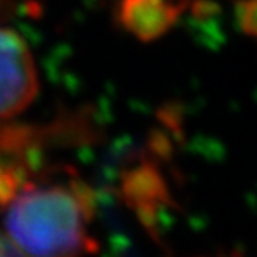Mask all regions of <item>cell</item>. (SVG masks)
I'll return each instance as SVG.
<instances>
[{"label": "cell", "instance_id": "6da1fadb", "mask_svg": "<svg viewBox=\"0 0 257 257\" xmlns=\"http://www.w3.org/2000/svg\"><path fill=\"white\" fill-rule=\"evenodd\" d=\"M95 213L91 188L72 181L70 188H38L25 184L6 214V232L20 253L75 255L96 252L98 245L86 232Z\"/></svg>", "mask_w": 257, "mask_h": 257}, {"label": "cell", "instance_id": "7a4b0ae2", "mask_svg": "<svg viewBox=\"0 0 257 257\" xmlns=\"http://www.w3.org/2000/svg\"><path fill=\"white\" fill-rule=\"evenodd\" d=\"M38 88L36 64L27 43L15 31L0 27V120L29 107Z\"/></svg>", "mask_w": 257, "mask_h": 257}, {"label": "cell", "instance_id": "3957f363", "mask_svg": "<svg viewBox=\"0 0 257 257\" xmlns=\"http://www.w3.org/2000/svg\"><path fill=\"white\" fill-rule=\"evenodd\" d=\"M181 15V8L172 0H121L118 6V22L140 41L161 38Z\"/></svg>", "mask_w": 257, "mask_h": 257}, {"label": "cell", "instance_id": "277c9868", "mask_svg": "<svg viewBox=\"0 0 257 257\" xmlns=\"http://www.w3.org/2000/svg\"><path fill=\"white\" fill-rule=\"evenodd\" d=\"M121 189H123V197L128 205L136 209L141 220L150 227L156 202L163 200V195H165V184L161 182L156 170L147 165L131 170L123 177Z\"/></svg>", "mask_w": 257, "mask_h": 257}, {"label": "cell", "instance_id": "5b68a950", "mask_svg": "<svg viewBox=\"0 0 257 257\" xmlns=\"http://www.w3.org/2000/svg\"><path fill=\"white\" fill-rule=\"evenodd\" d=\"M27 173L18 168H0V209L8 207L18 195Z\"/></svg>", "mask_w": 257, "mask_h": 257}, {"label": "cell", "instance_id": "8992f818", "mask_svg": "<svg viewBox=\"0 0 257 257\" xmlns=\"http://www.w3.org/2000/svg\"><path fill=\"white\" fill-rule=\"evenodd\" d=\"M236 18L241 31L257 38V0H237Z\"/></svg>", "mask_w": 257, "mask_h": 257}, {"label": "cell", "instance_id": "52a82bcc", "mask_svg": "<svg viewBox=\"0 0 257 257\" xmlns=\"http://www.w3.org/2000/svg\"><path fill=\"white\" fill-rule=\"evenodd\" d=\"M16 253H20L18 248L15 245H11V241H8L0 234V255H16Z\"/></svg>", "mask_w": 257, "mask_h": 257}]
</instances>
